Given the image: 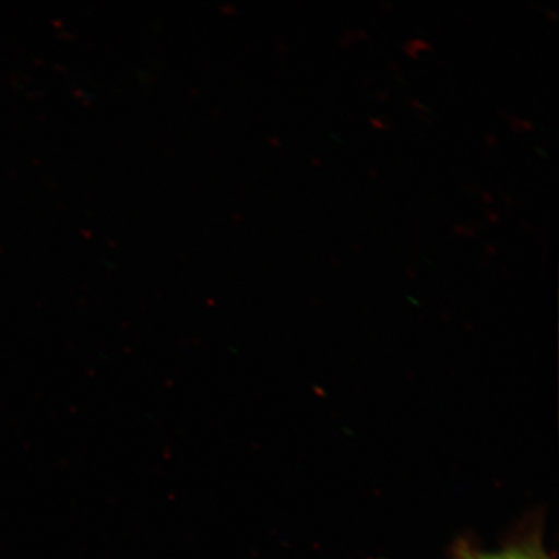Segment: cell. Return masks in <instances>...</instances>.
<instances>
[{
  "label": "cell",
  "instance_id": "1",
  "mask_svg": "<svg viewBox=\"0 0 559 559\" xmlns=\"http://www.w3.org/2000/svg\"><path fill=\"white\" fill-rule=\"evenodd\" d=\"M478 559H537L533 556H530L527 554H522V551H504V554H498V555H488L485 557H480Z\"/></svg>",
  "mask_w": 559,
  "mask_h": 559
}]
</instances>
